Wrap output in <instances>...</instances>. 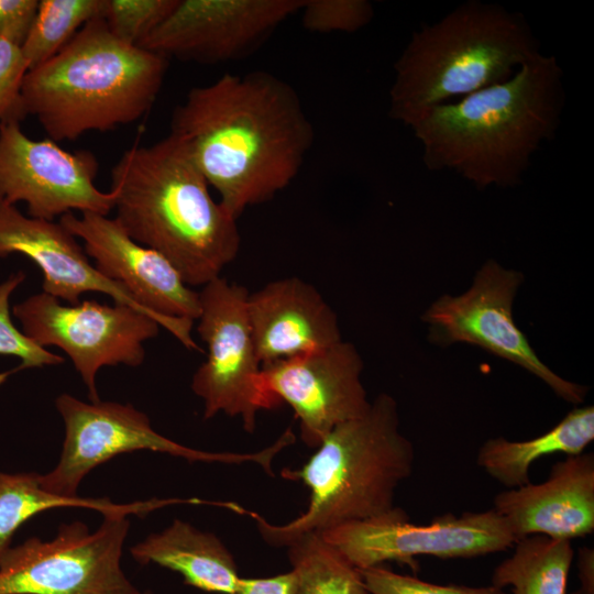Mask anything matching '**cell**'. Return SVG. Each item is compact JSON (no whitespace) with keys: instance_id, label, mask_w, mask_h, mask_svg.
<instances>
[{"instance_id":"6da1fadb","label":"cell","mask_w":594,"mask_h":594,"mask_svg":"<svg viewBox=\"0 0 594 594\" xmlns=\"http://www.w3.org/2000/svg\"><path fill=\"white\" fill-rule=\"evenodd\" d=\"M170 133L237 220L295 179L315 139L296 90L264 70L226 73L190 89L173 112Z\"/></svg>"},{"instance_id":"7a4b0ae2","label":"cell","mask_w":594,"mask_h":594,"mask_svg":"<svg viewBox=\"0 0 594 594\" xmlns=\"http://www.w3.org/2000/svg\"><path fill=\"white\" fill-rule=\"evenodd\" d=\"M562 76L557 58L541 53L504 82L427 109L408 125L424 164L452 170L479 189L518 185L559 127Z\"/></svg>"},{"instance_id":"3957f363","label":"cell","mask_w":594,"mask_h":594,"mask_svg":"<svg viewBox=\"0 0 594 594\" xmlns=\"http://www.w3.org/2000/svg\"><path fill=\"white\" fill-rule=\"evenodd\" d=\"M209 188L170 132L152 145L130 147L111 169L114 219L131 239L166 257L190 287L219 277L241 244L238 220Z\"/></svg>"},{"instance_id":"277c9868","label":"cell","mask_w":594,"mask_h":594,"mask_svg":"<svg viewBox=\"0 0 594 594\" xmlns=\"http://www.w3.org/2000/svg\"><path fill=\"white\" fill-rule=\"evenodd\" d=\"M167 65L166 57L114 37L97 18L55 56L28 70L24 111L55 142L109 131L151 110Z\"/></svg>"},{"instance_id":"5b68a950","label":"cell","mask_w":594,"mask_h":594,"mask_svg":"<svg viewBox=\"0 0 594 594\" xmlns=\"http://www.w3.org/2000/svg\"><path fill=\"white\" fill-rule=\"evenodd\" d=\"M415 448L402 433L397 402L378 394L361 417L337 426L299 469L282 476L310 491L307 509L285 525L246 510L261 537L287 547L301 535L364 520L392 509L398 485L414 470Z\"/></svg>"},{"instance_id":"8992f818","label":"cell","mask_w":594,"mask_h":594,"mask_svg":"<svg viewBox=\"0 0 594 594\" xmlns=\"http://www.w3.org/2000/svg\"><path fill=\"white\" fill-rule=\"evenodd\" d=\"M539 54L520 13L464 2L413 32L394 64L389 117L408 127L431 107L508 80Z\"/></svg>"},{"instance_id":"52a82bcc","label":"cell","mask_w":594,"mask_h":594,"mask_svg":"<svg viewBox=\"0 0 594 594\" xmlns=\"http://www.w3.org/2000/svg\"><path fill=\"white\" fill-rule=\"evenodd\" d=\"M55 406L64 422L63 449L55 468L41 474V484L47 492L65 497H77L81 481L98 465L139 450L166 453L188 462H254L274 476V458L296 440L287 428L273 444L256 452H210L162 436L152 427L147 415L129 403H86L64 393L55 399Z\"/></svg>"},{"instance_id":"ba28073f","label":"cell","mask_w":594,"mask_h":594,"mask_svg":"<svg viewBox=\"0 0 594 594\" xmlns=\"http://www.w3.org/2000/svg\"><path fill=\"white\" fill-rule=\"evenodd\" d=\"M129 515H102L92 532L81 521L62 524L48 541L11 546L0 558V594H143L121 566Z\"/></svg>"},{"instance_id":"9c48e42d","label":"cell","mask_w":594,"mask_h":594,"mask_svg":"<svg viewBox=\"0 0 594 594\" xmlns=\"http://www.w3.org/2000/svg\"><path fill=\"white\" fill-rule=\"evenodd\" d=\"M522 282L520 272L486 261L466 292L442 295L424 311L428 340L442 348L454 343L480 346L531 373L563 400L582 404L588 387L550 370L514 320V299Z\"/></svg>"},{"instance_id":"30bf717a","label":"cell","mask_w":594,"mask_h":594,"mask_svg":"<svg viewBox=\"0 0 594 594\" xmlns=\"http://www.w3.org/2000/svg\"><path fill=\"white\" fill-rule=\"evenodd\" d=\"M22 332L37 345L57 346L70 359L88 389L90 402L100 400L96 376L105 366H140L144 343L155 338L160 324L151 317L122 304L82 300L63 305L40 293L12 308Z\"/></svg>"},{"instance_id":"8fae6325","label":"cell","mask_w":594,"mask_h":594,"mask_svg":"<svg viewBox=\"0 0 594 594\" xmlns=\"http://www.w3.org/2000/svg\"><path fill=\"white\" fill-rule=\"evenodd\" d=\"M245 287L219 276L201 287L197 332L207 348L191 389L204 402V418L239 417L253 432L258 411L277 405L262 387V364L251 333Z\"/></svg>"},{"instance_id":"7c38bea8","label":"cell","mask_w":594,"mask_h":594,"mask_svg":"<svg viewBox=\"0 0 594 594\" xmlns=\"http://www.w3.org/2000/svg\"><path fill=\"white\" fill-rule=\"evenodd\" d=\"M319 534L359 570L392 561L416 570L418 556L473 558L504 551L516 542L493 508L459 516L448 513L428 525H416L405 509L394 506L377 516Z\"/></svg>"},{"instance_id":"4fadbf2b","label":"cell","mask_w":594,"mask_h":594,"mask_svg":"<svg viewBox=\"0 0 594 594\" xmlns=\"http://www.w3.org/2000/svg\"><path fill=\"white\" fill-rule=\"evenodd\" d=\"M97 173L91 152L33 140L19 121L0 123V201L25 202L29 217L54 221L75 210L108 216L114 194L95 185Z\"/></svg>"},{"instance_id":"5bb4252c","label":"cell","mask_w":594,"mask_h":594,"mask_svg":"<svg viewBox=\"0 0 594 594\" xmlns=\"http://www.w3.org/2000/svg\"><path fill=\"white\" fill-rule=\"evenodd\" d=\"M59 223L84 242L86 254L105 277L121 284L186 349L201 351L191 336L200 311L199 292L166 257L131 239L108 216L68 212Z\"/></svg>"},{"instance_id":"9a60e30c","label":"cell","mask_w":594,"mask_h":594,"mask_svg":"<svg viewBox=\"0 0 594 594\" xmlns=\"http://www.w3.org/2000/svg\"><path fill=\"white\" fill-rule=\"evenodd\" d=\"M363 367L354 344L341 340L262 366L261 382L276 405L286 403L292 407L300 439L316 449L337 426L369 410Z\"/></svg>"},{"instance_id":"2e32d148","label":"cell","mask_w":594,"mask_h":594,"mask_svg":"<svg viewBox=\"0 0 594 594\" xmlns=\"http://www.w3.org/2000/svg\"><path fill=\"white\" fill-rule=\"evenodd\" d=\"M304 0H177L165 20L139 45L164 57L204 64L251 53Z\"/></svg>"},{"instance_id":"e0dca14e","label":"cell","mask_w":594,"mask_h":594,"mask_svg":"<svg viewBox=\"0 0 594 594\" xmlns=\"http://www.w3.org/2000/svg\"><path fill=\"white\" fill-rule=\"evenodd\" d=\"M14 253L25 255L40 267L43 292L57 299L75 305L84 293H102L158 323L121 284L105 277L92 265L84 248L59 221L31 218L15 205L0 201V257Z\"/></svg>"},{"instance_id":"ac0fdd59","label":"cell","mask_w":594,"mask_h":594,"mask_svg":"<svg viewBox=\"0 0 594 594\" xmlns=\"http://www.w3.org/2000/svg\"><path fill=\"white\" fill-rule=\"evenodd\" d=\"M493 509L516 541L531 535L568 539L594 531V455H565L541 483L508 488L494 497Z\"/></svg>"},{"instance_id":"d6986e66","label":"cell","mask_w":594,"mask_h":594,"mask_svg":"<svg viewBox=\"0 0 594 594\" xmlns=\"http://www.w3.org/2000/svg\"><path fill=\"white\" fill-rule=\"evenodd\" d=\"M246 311L262 366L343 340L334 310L299 277L278 278L249 293Z\"/></svg>"},{"instance_id":"ffe728a7","label":"cell","mask_w":594,"mask_h":594,"mask_svg":"<svg viewBox=\"0 0 594 594\" xmlns=\"http://www.w3.org/2000/svg\"><path fill=\"white\" fill-rule=\"evenodd\" d=\"M140 564H158L179 573L184 583L209 593L232 594L241 576L233 554L213 534L175 519L130 549Z\"/></svg>"},{"instance_id":"44dd1931","label":"cell","mask_w":594,"mask_h":594,"mask_svg":"<svg viewBox=\"0 0 594 594\" xmlns=\"http://www.w3.org/2000/svg\"><path fill=\"white\" fill-rule=\"evenodd\" d=\"M594 440V407H576L547 432L528 440L491 438L479 449L476 464L507 488L530 483L529 470L538 459L584 452Z\"/></svg>"},{"instance_id":"7402d4cb","label":"cell","mask_w":594,"mask_h":594,"mask_svg":"<svg viewBox=\"0 0 594 594\" xmlns=\"http://www.w3.org/2000/svg\"><path fill=\"white\" fill-rule=\"evenodd\" d=\"M179 498L158 499L130 504H116L108 498L65 497L47 492L38 473H6L0 471V558L11 547L16 530L35 515L62 507H81L101 515L125 512L144 516L164 506L179 504Z\"/></svg>"},{"instance_id":"603a6c76","label":"cell","mask_w":594,"mask_h":594,"mask_svg":"<svg viewBox=\"0 0 594 594\" xmlns=\"http://www.w3.org/2000/svg\"><path fill=\"white\" fill-rule=\"evenodd\" d=\"M514 546L513 554L494 569L492 586H512L513 594H566L571 540L531 535Z\"/></svg>"},{"instance_id":"cb8c5ba5","label":"cell","mask_w":594,"mask_h":594,"mask_svg":"<svg viewBox=\"0 0 594 594\" xmlns=\"http://www.w3.org/2000/svg\"><path fill=\"white\" fill-rule=\"evenodd\" d=\"M286 548L296 594H369L361 571L319 532L301 535Z\"/></svg>"},{"instance_id":"d4e9b609","label":"cell","mask_w":594,"mask_h":594,"mask_svg":"<svg viewBox=\"0 0 594 594\" xmlns=\"http://www.w3.org/2000/svg\"><path fill=\"white\" fill-rule=\"evenodd\" d=\"M105 0H40L21 52L32 69L55 56L89 21L102 18Z\"/></svg>"},{"instance_id":"484cf974","label":"cell","mask_w":594,"mask_h":594,"mask_svg":"<svg viewBox=\"0 0 594 594\" xmlns=\"http://www.w3.org/2000/svg\"><path fill=\"white\" fill-rule=\"evenodd\" d=\"M176 3L177 0H105L102 19L114 37L139 46Z\"/></svg>"},{"instance_id":"4316f807","label":"cell","mask_w":594,"mask_h":594,"mask_svg":"<svg viewBox=\"0 0 594 594\" xmlns=\"http://www.w3.org/2000/svg\"><path fill=\"white\" fill-rule=\"evenodd\" d=\"M25 279L19 271L0 284V355L19 358L21 364L14 370L0 374V384L10 375L25 369L59 365L64 358L34 343L11 320L10 296Z\"/></svg>"},{"instance_id":"83f0119b","label":"cell","mask_w":594,"mask_h":594,"mask_svg":"<svg viewBox=\"0 0 594 594\" xmlns=\"http://www.w3.org/2000/svg\"><path fill=\"white\" fill-rule=\"evenodd\" d=\"M299 12L302 26L316 33H353L374 15L373 6L366 0H304Z\"/></svg>"},{"instance_id":"f1b7e54d","label":"cell","mask_w":594,"mask_h":594,"mask_svg":"<svg viewBox=\"0 0 594 594\" xmlns=\"http://www.w3.org/2000/svg\"><path fill=\"white\" fill-rule=\"evenodd\" d=\"M369 594H505L490 586L442 585L392 571L384 564L360 570Z\"/></svg>"},{"instance_id":"f546056e","label":"cell","mask_w":594,"mask_h":594,"mask_svg":"<svg viewBox=\"0 0 594 594\" xmlns=\"http://www.w3.org/2000/svg\"><path fill=\"white\" fill-rule=\"evenodd\" d=\"M28 70L21 45L0 37V123L21 122L28 117L22 101V82Z\"/></svg>"},{"instance_id":"4dcf8cb0","label":"cell","mask_w":594,"mask_h":594,"mask_svg":"<svg viewBox=\"0 0 594 594\" xmlns=\"http://www.w3.org/2000/svg\"><path fill=\"white\" fill-rule=\"evenodd\" d=\"M37 7L38 0H0V37H9L21 45Z\"/></svg>"},{"instance_id":"1f68e13d","label":"cell","mask_w":594,"mask_h":594,"mask_svg":"<svg viewBox=\"0 0 594 594\" xmlns=\"http://www.w3.org/2000/svg\"><path fill=\"white\" fill-rule=\"evenodd\" d=\"M232 594H296L294 572L268 578H241Z\"/></svg>"},{"instance_id":"d6a6232c","label":"cell","mask_w":594,"mask_h":594,"mask_svg":"<svg viewBox=\"0 0 594 594\" xmlns=\"http://www.w3.org/2000/svg\"><path fill=\"white\" fill-rule=\"evenodd\" d=\"M578 571L580 587L573 594H594V551L583 547L579 550Z\"/></svg>"},{"instance_id":"836d02e7","label":"cell","mask_w":594,"mask_h":594,"mask_svg":"<svg viewBox=\"0 0 594 594\" xmlns=\"http://www.w3.org/2000/svg\"><path fill=\"white\" fill-rule=\"evenodd\" d=\"M143 594H152L151 591H144Z\"/></svg>"}]
</instances>
